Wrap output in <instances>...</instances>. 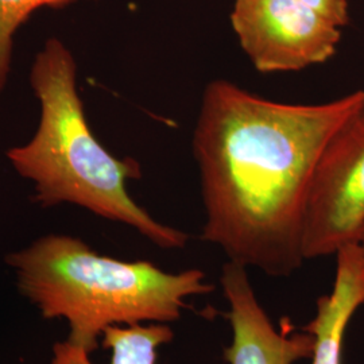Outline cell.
<instances>
[{
  "label": "cell",
  "instance_id": "cell-7",
  "mask_svg": "<svg viewBox=\"0 0 364 364\" xmlns=\"http://www.w3.org/2000/svg\"><path fill=\"white\" fill-rule=\"evenodd\" d=\"M332 291L316 302V314L304 329L314 338L312 364H341L343 341L353 314L364 304V255L359 243L336 252Z\"/></svg>",
  "mask_w": 364,
  "mask_h": 364
},
{
  "label": "cell",
  "instance_id": "cell-4",
  "mask_svg": "<svg viewBox=\"0 0 364 364\" xmlns=\"http://www.w3.org/2000/svg\"><path fill=\"white\" fill-rule=\"evenodd\" d=\"M364 227V108L331 138L313 171L302 230L304 259L336 255Z\"/></svg>",
  "mask_w": 364,
  "mask_h": 364
},
{
  "label": "cell",
  "instance_id": "cell-10",
  "mask_svg": "<svg viewBox=\"0 0 364 364\" xmlns=\"http://www.w3.org/2000/svg\"><path fill=\"white\" fill-rule=\"evenodd\" d=\"M299 3L324 16L335 26L343 28L350 22L348 0H299Z\"/></svg>",
  "mask_w": 364,
  "mask_h": 364
},
{
  "label": "cell",
  "instance_id": "cell-11",
  "mask_svg": "<svg viewBox=\"0 0 364 364\" xmlns=\"http://www.w3.org/2000/svg\"><path fill=\"white\" fill-rule=\"evenodd\" d=\"M359 246H360V248H362V251H363V255H364V227H363V231H362V234H360V237H359Z\"/></svg>",
  "mask_w": 364,
  "mask_h": 364
},
{
  "label": "cell",
  "instance_id": "cell-8",
  "mask_svg": "<svg viewBox=\"0 0 364 364\" xmlns=\"http://www.w3.org/2000/svg\"><path fill=\"white\" fill-rule=\"evenodd\" d=\"M103 346L111 350L109 364H156L158 348L169 344L174 332L168 324L111 326L103 332ZM88 352L72 344L58 341L53 346L50 364H93Z\"/></svg>",
  "mask_w": 364,
  "mask_h": 364
},
{
  "label": "cell",
  "instance_id": "cell-3",
  "mask_svg": "<svg viewBox=\"0 0 364 364\" xmlns=\"http://www.w3.org/2000/svg\"><path fill=\"white\" fill-rule=\"evenodd\" d=\"M19 291L43 318H65L68 341L92 353L105 328L180 320L186 299L213 285L198 269L168 273L147 260L126 262L95 252L68 235H46L6 257Z\"/></svg>",
  "mask_w": 364,
  "mask_h": 364
},
{
  "label": "cell",
  "instance_id": "cell-5",
  "mask_svg": "<svg viewBox=\"0 0 364 364\" xmlns=\"http://www.w3.org/2000/svg\"><path fill=\"white\" fill-rule=\"evenodd\" d=\"M231 25L260 73L299 72L338 50L341 28L299 0H235Z\"/></svg>",
  "mask_w": 364,
  "mask_h": 364
},
{
  "label": "cell",
  "instance_id": "cell-1",
  "mask_svg": "<svg viewBox=\"0 0 364 364\" xmlns=\"http://www.w3.org/2000/svg\"><path fill=\"white\" fill-rule=\"evenodd\" d=\"M364 91L316 105L264 99L228 80L203 92L193 131L205 212L203 240L228 260L272 277L305 262L304 215L313 171Z\"/></svg>",
  "mask_w": 364,
  "mask_h": 364
},
{
  "label": "cell",
  "instance_id": "cell-9",
  "mask_svg": "<svg viewBox=\"0 0 364 364\" xmlns=\"http://www.w3.org/2000/svg\"><path fill=\"white\" fill-rule=\"evenodd\" d=\"M80 0H0V96L13 61L14 36L39 9H64Z\"/></svg>",
  "mask_w": 364,
  "mask_h": 364
},
{
  "label": "cell",
  "instance_id": "cell-2",
  "mask_svg": "<svg viewBox=\"0 0 364 364\" xmlns=\"http://www.w3.org/2000/svg\"><path fill=\"white\" fill-rule=\"evenodd\" d=\"M30 85L41 107L33 139L7 158L19 176L34 182L42 207L75 204L135 228L161 248H183L186 232L156 221L127 192L141 178L132 158L117 159L93 135L77 91V65L58 38H49L34 58Z\"/></svg>",
  "mask_w": 364,
  "mask_h": 364
},
{
  "label": "cell",
  "instance_id": "cell-6",
  "mask_svg": "<svg viewBox=\"0 0 364 364\" xmlns=\"http://www.w3.org/2000/svg\"><path fill=\"white\" fill-rule=\"evenodd\" d=\"M220 284L232 328V341L224 350L228 364H296L312 358V333L274 326L257 299L247 267L228 260L223 266Z\"/></svg>",
  "mask_w": 364,
  "mask_h": 364
}]
</instances>
